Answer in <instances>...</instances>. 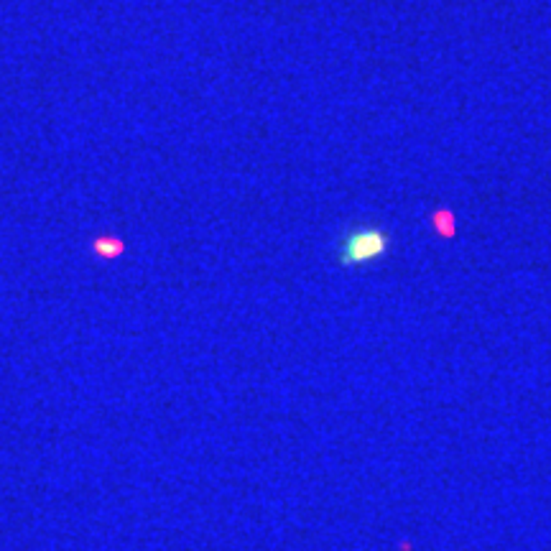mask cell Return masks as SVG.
I'll list each match as a JSON object with an SVG mask.
<instances>
[{"label":"cell","instance_id":"7a4b0ae2","mask_svg":"<svg viewBox=\"0 0 551 551\" xmlns=\"http://www.w3.org/2000/svg\"><path fill=\"white\" fill-rule=\"evenodd\" d=\"M123 240L120 237H110V235H103V237H95L92 240V251H95V255H100V258L105 260H112L118 258L120 253H123Z\"/></svg>","mask_w":551,"mask_h":551},{"label":"cell","instance_id":"6da1fadb","mask_svg":"<svg viewBox=\"0 0 551 551\" xmlns=\"http://www.w3.org/2000/svg\"><path fill=\"white\" fill-rule=\"evenodd\" d=\"M391 245H393V237L386 228H380L375 222H355L339 232L334 253H337L339 266L357 268L383 260L391 253Z\"/></svg>","mask_w":551,"mask_h":551}]
</instances>
